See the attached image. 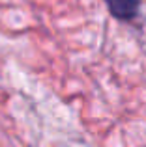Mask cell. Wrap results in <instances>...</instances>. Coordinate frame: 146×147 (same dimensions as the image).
<instances>
[{"label": "cell", "instance_id": "1", "mask_svg": "<svg viewBox=\"0 0 146 147\" xmlns=\"http://www.w3.org/2000/svg\"><path fill=\"white\" fill-rule=\"evenodd\" d=\"M105 4L118 21H133L139 13V0H105Z\"/></svg>", "mask_w": 146, "mask_h": 147}]
</instances>
